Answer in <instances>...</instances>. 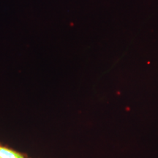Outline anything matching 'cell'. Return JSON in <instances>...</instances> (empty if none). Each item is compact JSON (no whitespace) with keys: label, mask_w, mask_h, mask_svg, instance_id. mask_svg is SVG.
Segmentation results:
<instances>
[{"label":"cell","mask_w":158,"mask_h":158,"mask_svg":"<svg viewBox=\"0 0 158 158\" xmlns=\"http://www.w3.org/2000/svg\"><path fill=\"white\" fill-rule=\"evenodd\" d=\"M0 158H23L17 152L7 149L6 148L0 147Z\"/></svg>","instance_id":"6da1fadb"}]
</instances>
